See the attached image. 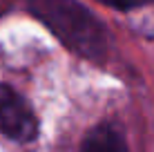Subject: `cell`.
Wrapping results in <instances>:
<instances>
[{
  "label": "cell",
  "mask_w": 154,
  "mask_h": 152,
  "mask_svg": "<svg viewBox=\"0 0 154 152\" xmlns=\"http://www.w3.org/2000/svg\"><path fill=\"white\" fill-rule=\"evenodd\" d=\"M78 152H130L125 137L116 123H98L83 137Z\"/></svg>",
  "instance_id": "obj_3"
},
{
  "label": "cell",
  "mask_w": 154,
  "mask_h": 152,
  "mask_svg": "<svg viewBox=\"0 0 154 152\" xmlns=\"http://www.w3.org/2000/svg\"><path fill=\"white\" fill-rule=\"evenodd\" d=\"M29 11L69 51L100 63L107 56V31L103 23L76 0H29Z\"/></svg>",
  "instance_id": "obj_1"
},
{
  "label": "cell",
  "mask_w": 154,
  "mask_h": 152,
  "mask_svg": "<svg viewBox=\"0 0 154 152\" xmlns=\"http://www.w3.org/2000/svg\"><path fill=\"white\" fill-rule=\"evenodd\" d=\"M2 11H5V9H2V7H0V16H2Z\"/></svg>",
  "instance_id": "obj_5"
},
{
  "label": "cell",
  "mask_w": 154,
  "mask_h": 152,
  "mask_svg": "<svg viewBox=\"0 0 154 152\" xmlns=\"http://www.w3.org/2000/svg\"><path fill=\"white\" fill-rule=\"evenodd\" d=\"M0 132L18 143H29L38 137V119L31 105L5 83H0Z\"/></svg>",
  "instance_id": "obj_2"
},
{
  "label": "cell",
  "mask_w": 154,
  "mask_h": 152,
  "mask_svg": "<svg viewBox=\"0 0 154 152\" xmlns=\"http://www.w3.org/2000/svg\"><path fill=\"white\" fill-rule=\"evenodd\" d=\"M98 2H103L105 7L119 9V11H132V9L147 7V5H152L154 0H98Z\"/></svg>",
  "instance_id": "obj_4"
}]
</instances>
